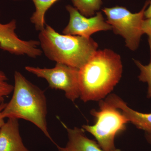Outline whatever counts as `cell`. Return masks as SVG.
<instances>
[{"label":"cell","mask_w":151,"mask_h":151,"mask_svg":"<svg viewBox=\"0 0 151 151\" xmlns=\"http://www.w3.org/2000/svg\"><path fill=\"white\" fill-rule=\"evenodd\" d=\"M35 11L31 17L30 21L34 24L37 31L42 30L45 26V13L49 9L59 0H32Z\"/></svg>","instance_id":"7c38bea8"},{"label":"cell","mask_w":151,"mask_h":151,"mask_svg":"<svg viewBox=\"0 0 151 151\" xmlns=\"http://www.w3.org/2000/svg\"><path fill=\"white\" fill-rule=\"evenodd\" d=\"M38 38L42 51L49 59L78 69L89 61L98 47L92 38L60 34L46 24Z\"/></svg>","instance_id":"3957f363"},{"label":"cell","mask_w":151,"mask_h":151,"mask_svg":"<svg viewBox=\"0 0 151 151\" xmlns=\"http://www.w3.org/2000/svg\"><path fill=\"white\" fill-rule=\"evenodd\" d=\"M0 151H29L22 140L18 119H8L0 129Z\"/></svg>","instance_id":"9c48e42d"},{"label":"cell","mask_w":151,"mask_h":151,"mask_svg":"<svg viewBox=\"0 0 151 151\" xmlns=\"http://www.w3.org/2000/svg\"><path fill=\"white\" fill-rule=\"evenodd\" d=\"M106 100L122 111L129 122H131L138 129L144 130L145 132H151V113H140L131 109L116 94H111Z\"/></svg>","instance_id":"30bf717a"},{"label":"cell","mask_w":151,"mask_h":151,"mask_svg":"<svg viewBox=\"0 0 151 151\" xmlns=\"http://www.w3.org/2000/svg\"><path fill=\"white\" fill-rule=\"evenodd\" d=\"M142 30L144 34L147 35L148 37L150 50L151 52V17L145 19L142 24Z\"/></svg>","instance_id":"2e32d148"},{"label":"cell","mask_w":151,"mask_h":151,"mask_svg":"<svg viewBox=\"0 0 151 151\" xmlns=\"http://www.w3.org/2000/svg\"><path fill=\"white\" fill-rule=\"evenodd\" d=\"M119 55L108 49L97 50L79 69L80 97L84 102L100 101L113 90L122 78Z\"/></svg>","instance_id":"6da1fadb"},{"label":"cell","mask_w":151,"mask_h":151,"mask_svg":"<svg viewBox=\"0 0 151 151\" xmlns=\"http://www.w3.org/2000/svg\"><path fill=\"white\" fill-rule=\"evenodd\" d=\"M6 104V103H4V102L0 105V129L5 123V122L4 121L5 119L3 118L2 115V112L4 108L5 107Z\"/></svg>","instance_id":"e0dca14e"},{"label":"cell","mask_w":151,"mask_h":151,"mask_svg":"<svg viewBox=\"0 0 151 151\" xmlns=\"http://www.w3.org/2000/svg\"><path fill=\"white\" fill-rule=\"evenodd\" d=\"M150 1H147L142 9L136 13H133L126 8L120 6L102 9L106 16V22L111 25L113 32L123 37L126 46L132 51L137 49L141 37L144 34L142 24L145 19V11Z\"/></svg>","instance_id":"5b68a950"},{"label":"cell","mask_w":151,"mask_h":151,"mask_svg":"<svg viewBox=\"0 0 151 151\" xmlns=\"http://www.w3.org/2000/svg\"><path fill=\"white\" fill-rule=\"evenodd\" d=\"M99 106L98 111H91L95 124L83 125L82 129L94 136L103 151H120L115 147V137L126 129L129 121L119 109L107 100H100Z\"/></svg>","instance_id":"277c9868"},{"label":"cell","mask_w":151,"mask_h":151,"mask_svg":"<svg viewBox=\"0 0 151 151\" xmlns=\"http://www.w3.org/2000/svg\"><path fill=\"white\" fill-rule=\"evenodd\" d=\"M65 8L70 19L67 26L63 31V34L90 38L97 32L112 30V27L105 20L101 12L96 13L94 16L87 17L72 6L68 5Z\"/></svg>","instance_id":"52a82bcc"},{"label":"cell","mask_w":151,"mask_h":151,"mask_svg":"<svg viewBox=\"0 0 151 151\" xmlns=\"http://www.w3.org/2000/svg\"><path fill=\"white\" fill-rule=\"evenodd\" d=\"M146 137L148 142L151 144V132H146Z\"/></svg>","instance_id":"d6986e66"},{"label":"cell","mask_w":151,"mask_h":151,"mask_svg":"<svg viewBox=\"0 0 151 151\" xmlns=\"http://www.w3.org/2000/svg\"><path fill=\"white\" fill-rule=\"evenodd\" d=\"M16 20L6 24L0 22V49L15 55H27L32 58L40 56L42 51L37 47L39 41L21 39L16 33Z\"/></svg>","instance_id":"ba28073f"},{"label":"cell","mask_w":151,"mask_h":151,"mask_svg":"<svg viewBox=\"0 0 151 151\" xmlns=\"http://www.w3.org/2000/svg\"><path fill=\"white\" fill-rule=\"evenodd\" d=\"M14 1H19V0H14Z\"/></svg>","instance_id":"ffe728a7"},{"label":"cell","mask_w":151,"mask_h":151,"mask_svg":"<svg viewBox=\"0 0 151 151\" xmlns=\"http://www.w3.org/2000/svg\"><path fill=\"white\" fill-rule=\"evenodd\" d=\"M14 86L8 82V78L4 72L0 70V105L4 103V98L13 91Z\"/></svg>","instance_id":"9a60e30c"},{"label":"cell","mask_w":151,"mask_h":151,"mask_svg":"<svg viewBox=\"0 0 151 151\" xmlns=\"http://www.w3.org/2000/svg\"><path fill=\"white\" fill-rule=\"evenodd\" d=\"M14 78L13 95L2 112L3 118L22 119L31 122L55 143L47 128V105L44 92L19 71L15 72Z\"/></svg>","instance_id":"7a4b0ae2"},{"label":"cell","mask_w":151,"mask_h":151,"mask_svg":"<svg viewBox=\"0 0 151 151\" xmlns=\"http://www.w3.org/2000/svg\"><path fill=\"white\" fill-rule=\"evenodd\" d=\"M73 7L87 17L94 16L103 4L102 0H71Z\"/></svg>","instance_id":"4fadbf2b"},{"label":"cell","mask_w":151,"mask_h":151,"mask_svg":"<svg viewBox=\"0 0 151 151\" xmlns=\"http://www.w3.org/2000/svg\"><path fill=\"white\" fill-rule=\"evenodd\" d=\"M134 61L140 70V73L138 78L140 81L147 83V97L151 98V60L147 65H143L139 61L136 60H134Z\"/></svg>","instance_id":"5bb4252c"},{"label":"cell","mask_w":151,"mask_h":151,"mask_svg":"<svg viewBox=\"0 0 151 151\" xmlns=\"http://www.w3.org/2000/svg\"><path fill=\"white\" fill-rule=\"evenodd\" d=\"M25 68L38 77L45 79L52 89L64 91L66 98L71 101L80 97L79 69L59 63H56L53 68L27 66Z\"/></svg>","instance_id":"8992f818"},{"label":"cell","mask_w":151,"mask_h":151,"mask_svg":"<svg viewBox=\"0 0 151 151\" xmlns=\"http://www.w3.org/2000/svg\"><path fill=\"white\" fill-rule=\"evenodd\" d=\"M151 17V1L145 12V19H149Z\"/></svg>","instance_id":"ac0fdd59"},{"label":"cell","mask_w":151,"mask_h":151,"mask_svg":"<svg viewBox=\"0 0 151 151\" xmlns=\"http://www.w3.org/2000/svg\"><path fill=\"white\" fill-rule=\"evenodd\" d=\"M63 126L67 131L68 141L64 147L56 145L58 151H104L98 143L86 137L83 129H71Z\"/></svg>","instance_id":"8fae6325"}]
</instances>
